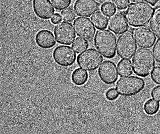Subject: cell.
Wrapping results in <instances>:
<instances>
[{
  "mask_svg": "<svg viewBox=\"0 0 160 134\" xmlns=\"http://www.w3.org/2000/svg\"><path fill=\"white\" fill-rule=\"evenodd\" d=\"M133 35L137 45L142 48H151L155 45L156 37L147 27H139L134 29Z\"/></svg>",
  "mask_w": 160,
  "mask_h": 134,
  "instance_id": "11",
  "label": "cell"
},
{
  "mask_svg": "<svg viewBox=\"0 0 160 134\" xmlns=\"http://www.w3.org/2000/svg\"><path fill=\"white\" fill-rule=\"evenodd\" d=\"M103 61L101 54L95 49H89L78 56L77 63L79 67L88 71L98 69Z\"/></svg>",
  "mask_w": 160,
  "mask_h": 134,
  "instance_id": "6",
  "label": "cell"
},
{
  "mask_svg": "<svg viewBox=\"0 0 160 134\" xmlns=\"http://www.w3.org/2000/svg\"><path fill=\"white\" fill-rule=\"evenodd\" d=\"M62 19L66 22H72L75 19L76 16L75 12L71 8H67L61 12Z\"/></svg>",
  "mask_w": 160,
  "mask_h": 134,
  "instance_id": "23",
  "label": "cell"
},
{
  "mask_svg": "<svg viewBox=\"0 0 160 134\" xmlns=\"http://www.w3.org/2000/svg\"><path fill=\"white\" fill-rule=\"evenodd\" d=\"M95 47L105 58L111 59L115 56L117 38L108 29L98 30L94 39Z\"/></svg>",
  "mask_w": 160,
  "mask_h": 134,
  "instance_id": "3",
  "label": "cell"
},
{
  "mask_svg": "<svg viewBox=\"0 0 160 134\" xmlns=\"http://www.w3.org/2000/svg\"><path fill=\"white\" fill-rule=\"evenodd\" d=\"M118 69L115 63L110 60L105 61L98 70V75L101 80L106 84H114L118 78Z\"/></svg>",
  "mask_w": 160,
  "mask_h": 134,
  "instance_id": "10",
  "label": "cell"
},
{
  "mask_svg": "<svg viewBox=\"0 0 160 134\" xmlns=\"http://www.w3.org/2000/svg\"><path fill=\"white\" fill-rule=\"evenodd\" d=\"M91 20L97 29H105L107 28L109 19L102 12L98 11L94 13L91 17Z\"/></svg>",
  "mask_w": 160,
  "mask_h": 134,
  "instance_id": "17",
  "label": "cell"
},
{
  "mask_svg": "<svg viewBox=\"0 0 160 134\" xmlns=\"http://www.w3.org/2000/svg\"><path fill=\"white\" fill-rule=\"evenodd\" d=\"M88 46L89 44L87 39L80 38H76L72 45V48L77 53H80L84 51L88 48Z\"/></svg>",
  "mask_w": 160,
  "mask_h": 134,
  "instance_id": "21",
  "label": "cell"
},
{
  "mask_svg": "<svg viewBox=\"0 0 160 134\" xmlns=\"http://www.w3.org/2000/svg\"><path fill=\"white\" fill-rule=\"evenodd\" d=\"M150 26L156 37L160 39V8H158L154 12Z\"/></svg>",
  "mask_w": 160,
  "mask_h": 134,
  "instance_id": "19",
  "label": "cell"
},
{
  "mask_svg": "<svg viewBox=\"0 0 160 134\" xmlns=\"http://www.w3.org/2000/svg\"><path fill=\"white\" fill-rule=\"evenodd\" d=\"M62 16L59 13H55L51 18V22L54 24L59 23L62 20Z\"/></svg>",
  "mask_w": 160,
  "mask_h": 134,
  "instance_id": "30",
  "label": "cell"
},
{
  "mask_svg": "<svg viewBox=\"0 0 160 134\" xmlns=\"http://www.w3.org/2000/svg\"><path fill=\"white\" fill-rule=\"evenodd\" d=\"M151 79L156 84L160 85V66L154 68L151 73Z\"/></svg>",
  "mask_w": 160,
  "mask_h": 134,
  "instance_id": "27",
  "label": "cell"
},
{
  "mask_svg": "<svg viewBox=\"0 0 160 134\" xmlns=\"http://www.w3.org/2000/svg\"><path fill=\"white\" fill-rule=\"evenodd\" d=\"M119 94L118 93L117 90L114 88L108 90L105 94V96L107 99L111 101L116 100L119 97Z\"/></svg>",
  "mask_w": 160,
  "mask_h": 134,
  "instance_id": "26",
  "label": "cell"
},
{
  "mask_svg": "<svg viewBox=\"0 0 160 134\" xmlns=\"http://www.w3.org/2000/svg\"><path fill=\"white\" fill-rule=\"evenodd\" d=\"M32 7L35 14L41 19H49L55 12L50 0H33Z\"/></svg>",
  "mask_w": 160,
  "mask_h": 134,
  "instance_id": "13",
  "label": "cell"
},
{
  "mask_svg": "<svg viewBox=\"0 0 160 134\" xmlns=\"http://www.w3.org/2000/svg\"><path fill=\"white\" fill-rule=\"evenodd\" d=\"M51 1L55 8L58 11L65 9L71 3V0H51Z\"/></svg>",
  "mask_w": 160,
  "mask_h": 134,
  "instance_id": "24",
  "label": "cell"
},
{
  "mask_svg": "<svg viewBox=\"0 0 160 134\" xmlns=\"http://www.w3.org/2000/svg\"><path fill=\"white\" fill-rule=\"evenodd\" d=\"M54 34L57 42L61 45H71L76 38L73 26L67 22L57 24L54 28Z\"/></svg>",
  "mask_w": 160,
  "mask_h": 134,
  "instance_id": "8",
  "label": "cell"
},
{
  "mask_svg": "<svg viewBox=\"0 0 160 134\" xmlns=\"http://www.w3.org/2000/svg\"><path fill=\"white\" fill-rule=\"evenodd\" d=\"M130 1L131 2H134V3H135V2H138L141 1L142 0H130Z\"/></svg>",
  "mask_w": 160,
  "mask_h": 134,
  "instance_id": "33",
  "label": "cell"
},
{
  "mask_svg": "<svg viewBox=\"0 0 160 134\" xmlns=\"http://www.w3.org/2000/svg\"><path fill=\"white\" fill-rule=\"evenodd\" d=\"M138 46L134 35L130 31L122 34L118 38L117 53L118 56L123 59H130L134 55Z\"/></svg>",
  "mask_w": 160,
  "mask_h": 134,
  "instance_id": "5",
  "label": "cell"
},
{
  "mask_svg": "<svg viewBox=\"0 0 160 134\" xmlns=\"http://www.w3.org/2000/svg\"><path fill=\"white\" fill-rule=\"evenodd\" d=\"M100 4L95 0H78L74 6L76 14L79 16L90 17L100 9Z\"/></svg>",
  "mask_w": 160,
  "mask_h": 134,
  "instance_id": "12",
  "label": "cell"
},
{
  "mask_svg": "<svg viewBox=\"0 0 160 134\" xmlns=\"http://www.w3.org/2000/svg\"><path fill=\"white\" fill-rule=\"evenodd\" d=\"M119 75L121 77L129 76L133 73L131 61L129 59H122L118 64Z\"/></svg>",
  "mask_w": 160,
  "mask_h": 134,
  "instance_id": "18",
  "label": "cell"
},
{
  "mask_svg": "<svg viewBox=\"0 0 160 134\" xmlns=\"http://www.w3.org/2000/svg\"><path fill=\"white\" fill-rule=\"evenodd\" d=\"M145 85L146 83L142 78L131 76L120 78L116 87L119 95L124 97H132L142 92Z\"/></svg>",
  "mask_w": 160,
  "mask_h": 134,
  "instance_id": "4",
  "label": "cell"
},
{
  "mask_svg": "<svg viewBox=\"0 0 160 134\" xmlns=\"http://www.w3.org/2000/svg\"><path fill=\"white\" fill-rule=\"evenodd\" d=\"M101 11L107 16H112L116 12V8L113 3L109 2L102 4L101 6Z\"/></svg>",
  "mask_w": 160,
  "mask_h": 134,
  "instance_id": "22",
  "label": "cell"
},
{
  "mask_svg": "<svg viewBox=\"0 0 160 134\" xmlns=\"http://www.w3.org/2000/svg\"><path fill=\"white\" fill-rule=\"evenodd\" d=\"M52 57L55 62L62 67L71 66L75 63L76 54L71 47L67 46H59L54 49Z\"/></svg>",
  "mask_w": 160,
  "mask_h": 134,
  "instance_id": "7",
  "label": "cell"
},
{
  "mask_svg": "<svg viewBox=\"0 0 160 134\" xmlns=\"http://www.w3.org/2000/svg\"><path fill=\"white\" fill-rule=\"evenodd\" d=\"M155 9L146 2L131 3L125 13L128 24L133 28L143 27L148 24L152 18Z\"/></svg>",
  "mask_w": 160,
  "mask_h": 134,
  "instance_id": "1",
  "label": "cell"
},
{
  "mask_svg": "<svg viewBox=\"0 0 160 134\" xmlns=\"http://www.w3.org/2000/svg\"><path fill=\"white\" fill-rule=\"evenodd\" d=\"M152 51L157 62L160 63V39L157 41L152 49Z\"/></svg>",
  "mask_w": 160,
  "mask_h": 134,
  "instance_id": "28",
  "label": "cell"
},
{
  "mask_svg": "<svg viewBox=\"0 0 160 134\" xmlns=\"http://www.w3.org/2000/svg\"><path fill=\"white\" fill-rule=\"evenodd\" d=\"M151 96L155 100L160 102V85L152 89L151 91Z\"/></svg>",
  "mask_w": 160,
  "mask_h": 134,
  "instance_id": "29",
  "label": "cell"
},
{
  "mask_svg": "<svg viewBox=\"0 0 160 134\" xmlns=\"http://www.w3.org/2000/svg\"><path fill=\"white\" fill-rule=\"evenodd\" d=\"M88 80V74L82 69H77L74 70L71 75L72 83L78 86L85 85Z\"/></svg>",
  "mask_w": 160,
  "mask_h": 134,
  "instance_id": "16",
  "label": "cell"
},
{
  "mask_svg": "<svg viewBox=\"0 0 160 134\" xmlns=\"http://www.w3.org/2000/svg\"><path fill=\"white\" fill-rule=\"evenodd\" d=\"M100 4H106V3H109L112 0H96Z\"/></svg>",
  "mask_w": 160,
  "mask_h": 134,
  "instance_id": "32",
  "label": "cell"
},
{
  "mask_svg": "<svg viewBox=\"0 0 160 134\" xmlns=\"http://www.w3.org/2000/svg\"><path fill=\"white\" fill-rule=\"evenodd\" d=\"M73 24L75 32L78 37L88 41L93 39L96 29L89 18L78 17L74 21Z\"/></svg>",
  "mask_w": 160,
  "mask_h": 134,
  "instance_id": "9",
  "label": "cell"
},
{
  "mask_svg": "<svg viewBox=\"0 0 160 134\" xmlns=\"http://www.w3.org/2000/svg\"><path fill=\"white\" fill-rule=\"evenodd\" d=\"M144 1L152 6H155L159 2V0H144Z\"/></svg>",
  "mask_w": 160,
  "mask_h": 134,
  "instance_id": "31",
  "label": "cell"
},
{
  "mask_svg": "<svg viewBox=\"0 0 160 134\" xmlns=\"http://www.w3.org/2000/svg\"><path fill=\"white\" fill-rule=\"evenodd\" d=\"M116 8L119 10H125L130 5V0H112Z\"/></svg>",
  "mask_w": 160,
  "mask_h": 134,
  "instance_id": "25",
  "label": "cell"
},
{
  "mask_svg": "<svg viewBox=\"0 0 160 134\" xmlns=\"http://www.w3.org/2000/svg\"><path fill=\"white\" fill-rule=\"evenodd\" d=\"M35 41L39 47L44 49H51L56 44L54 34L47 29L41 30L36 34Z\"/></svg>",
  "mask_w": 160,
  "mask_h": 134,
  "instance_id": "15",
  "label": "cell"
},
{
  "mask_svg": "<svg viewBox=\"0 0 160 134\" xmlns=\"http://www.w3.org/2000/svg\"><path fill=\"white\" fill-rule=\"evenodd\" d=\"M133 70L140 77L148 76L154 70L155 65V57L152 52L147 48L137 50L132 58Z\"/></svg>",
  "mask_w": 160,
  "mask_h": 134,
  "instance_id": "2",
  "label": "cell"
},
{
  "mask_svg": "<svg viewBox=\"0 0 160 134\" xmlns=\"http://www.w3.org/2000/svg\"><path fill=\"white\" fill-rule=\"evenodd\" d=\"M108 28L115 34H122L129 28L128 23L122 14H115L110 16L108 20Z\"/></svg>",
  "mask_w": 160,
  "mask_h": 134,
  "instance_id": "14",
  "label": "cell"
},
{
  "mask_svg": "<svg viewBox=\"0 0 160 134\" xmlns=\"http://www.w3.org/2000/svg\"><path fill=\"white\" fill-rule=\"evenodd\" d=\"M160 108V103L157 100L150 99L147 100L143 106L145 113L149 116H153L157 113Z\"/></svg>",
  "mask_w": 160,
  "mask_h": 134,
  "instance_id": "20",
  "label": "cell"
}]
</instances>
